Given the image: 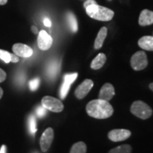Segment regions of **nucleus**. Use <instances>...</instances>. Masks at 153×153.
Returning <instances> with one entry per match:
<instances>
[{
	"label": "nucleus",
	"instance_id": "2eb2a0df",
	"mask_svg": "<svg viewBox=\"0 0 153 153\" xmlns=\"http://www.w3.org/2000/svg\"><path fill=\"white\" fill-rule=\"evenodd\" d=\"M0 60H3L5 63L18 62L19 61V56L15 55L14 53H11L7 51L0 49Z\"/></svg>",
	"mask_w": 153,
	"mask_h": 153
},
{
	"label": "nucleus",
	"instance_id": "f3484780",
	"mask_svg": "<svg viewBox=\"0 0 153 153\" xmlns=\"http://www.w3.org/2000/svg\"><path fill=\"white\" fill-rule=\"evenodd\" d=\"M107 31L108 30H107V28L106 27H102L100 29V30H99L94 42L95 49H100L102 47L105 38H106L107 36Z\"/></svg>",
	"mask_w": 153,
	"mask_h": 153
},
{
	"label": "nucleus",
	"instance_id": "9b49d317",
	"mask_svg": "<svg viewBox=\"0 0 153 153\" xmlns=\"http://www.w3.org/2000/svg\"><path fill=\"white\" fill-rule=\"evenodd\" d=\"M12 51L17 56L27 58L33 55V49L27 45L23 43H16L13 45Z\"/></svg>",
	"mask_w": 153,
	"mask_h": 153
},
{
	"label": "nucleus",
	"instance_id": "6ab92c4d",
	"mask_svg": "<svg viewBox=\"0 0 153 153\" xmlns=\"http://www.w3.org/2000/svg\"><path fill=\"white\" fill-rule=\"evenodd\" d=\"M87 145L84 142H78L72 145L70 153H86Z\"/></svg>",
	"mask_w": 153,
	"mask_h": 153
},
{
	"label": "nucleus",
	"instance_id": "c756f323",
	"mask_svg": "<svg viewBox=\"0 0 153 153\" xmlns=\"http://www.w3.org/2000/svg\"><path fill=\"white\" fill-rule=\"evenodd\" d=\"M8 0H0V5H4L7 3Z\"/></svg>",
	"mask_w": 153,
	"mask_h": 153
},
{
	"label": "nucleus",
	"instance_id": "1a4fd4ad",
	"mask_svg": "<svg viewBox=\"0 0 153 153\" xmlns=\"http://www.w3.org/2000/svg\"><path fill=\"white\" fill-rule=\"evenodd\" d=\"M53 38L45 30H42L38 33V45L42 51H47L53 44Z\"/></svg>",
	"mask_w": 153,
	"mask_h": 153
},
{
	"label": "nucleus",
	"instance_id": "6e6552de",
	"mask_svg": "<svg viewBox=\"0 0 153 153\" xmlns=\"http://www.w3.org/2000/svg\"><path fill=\"white\" fill-rule=\"evenodd\" d=\"M131 132L126 129H114L108 132V137L113 142H120L128 139Z\"/></svg>",
	"mask_w": 153,
	"mask_h": 153
},
{
	"label": "nucleus",
	"instance_id": "f257e3e1",
	"mask_svg": "<svg viewBox=\"0 0 153 153\" xmlns=\"http://www.w3.org/2000/svg\"><path fill=\"white\" fill-rule=\"evenodd\" d=\"M86 111L91 117L97 119H106L114 114V108L108 101L97 99L88 103Z\"/></svg>",
	"mask_w": 153,
	"mask_h": 153
},
{
	"label": "nucleus",
	"instance_id": "20e7f679",
	"mask_svg": "<svg viewBox=\"0 0 153 153\" xmlns=\"http://www.w3.org/2000/svg\"><path fill=\"white\" fill-rule=\"evenodd\" d=\"M148 60L144 51H137L133 54L131 59V68L135 71H140L148 66Z\"/></svg>",
	"mask_w": 153,
	"mask_h": 153
},
{
	"label": "nucleus",
	"instance_id": "b1692460",
	"mask_svg": "<svg viewBox=\"0 0 153 153\" xmlns=\"http://www.w3.org/2000/svg\"><path fill=\"white\" fill-rule=\"evenodd\" d=\"M36 114H37L38 116H39V117H43V116L46 114V109H45L43 106H38L37 109H36Z\"/></svg>",
	"mask_w": 153,
	"mask_h": 153
},
{
	"label": "nucleus",
	"instance_id": "393cba45",
	"mask_svg": "<svg viewBox=\"0 0 153 153\" xmlns=\"http://www.w3.org/2000/svg\"><path fill=\"white\" fill-rule=\"evenodd\" d=\"M7 78V74L2 69L0 68V83L3 82Z\"/></svg>",
	"mask_w": 153,
	"mask_h": 153
},
{
	"label": "nucleus",
	"instance_id": "5701e85b",
	"mask_svg": "<svg viewBox=\"0 0 153 153\" xmlns=\"http://www.w3.org/2000/svg\"><path fill=\"white\" fill-rule=\"evenodd\" d=\"M40 84V79L38 78H35L29 82V88L31 91H36L38 89Z\"/></svg>",
	"mask_w": 153,
	"mask_h": 153
},
{
	"label": "nucleus",
	"instance_id": "bb28decb",
	"mask_svg": "<svg viewBox=\"0 0 153 153\" xmlns=\"http://www.w3.org/2000/svg\"><path fill=\"white\" fill-rule=\"evenodd\" d=\"M43 23H44V25H45V26H47V27H51V26H52V23H51V21L48 18H45V19H44Z\"/></svg>",
	"mask_w": 153,
	"mask_h": 153
},
{
	"label": "nucleus",
	"instance_id": "412c9836",
	"mask_svg": "<svg viewBox=\"0 0 153 153\" xmlns=\"http://www.w3.org/2000/svg\"><path fill=\"white\" fill-rule=\"evenodd\" d=\"M59 72V65L57 62H53L51 64L48 68V74L51 77H55Z\"/></svg>",
	"mask_w": 153,
	"mask_h": 153
},
{
	"label": "nucleus",
	"instance_id": "473e14b6",
	"mask_svg": "<svg viewBox=\"0 0 153 153\" xmlns=\"http://www.w3.org/2000/svg\"><path fill=\"white\" fill-rule=\"evenodd\" d=\"M109 1H111V0H109Z\"/></svg>",
	"mask_w": 153,
	"mask_h": 153
},
{
	"label": "nucleus",
	"instance_id": "a878e982",
	"mask_svg": "<svg viewBox=\"0 0 153 153\" xmlns=\"http://www.w3.org/2000/svg\"><path fill=\"white\" fill-rule=\"evenodd\" d=\"M97 4V1H96L95 0H87V1L85 2V4H84V7L86 9L87 7H89V6Z\"/></svg>",
	"mask_w": 153,
	"mask_h": 153
},
{
	"label": "nucleus",
	"instance_id": "aec40b11",
	"mask_svg": "<svg viewBox=\"0 0 153 153\" xmlns=\"http://www.w3.org/2000/svg\"><path fill=\"white\" fill-rule=\"evenodd\" d=\"M132 147L130 145L125 144L120 145L116 148H113L108 153H131Z\"/></svg>",
	"mask_w": 153,
	"mask_h": 153
},
{
	"label": "nucleus",
	"instance_id": "9d476101",
	"mask_svg": "<svg viewBox=\"0 0 153 153\" xmlns=\"http://www.w3.org/2000/svg\"><path fill=\"white\" fill-rule=\"evenodd\" d=\"M77 77V73L67 74L64 76V82H63L62 87L60 88V96L61 99H65L66 96L68 95V91L70 89V86L73 83L76 78Z\"/></svg>",
	"mask_w": 153,
	"mask_h": 153
},
{
	"label": "nucleus",
	"instance_id": "2f4dec72",
	"mask_svg": "<svg viewBox=\"0 0 153 153\" xmlns=\"http://www.w3.org/2000/svg\"><path fill=\"white\" fill-rule=\"evenodd\" d=\"M149 87H150V89H151V90H152V91H153V82H152V83L150 84Z\"/></svg>",
	"mask_w": 153,
	"mask_h": 153
},
{
	"label": "nucleus",
	"instance_id": "c85d7f7f",
	"mask_svg": "<svg viewBox=\"0 0 153 153\" xmlns=\"http://www.w3.org/2000/svg\"><path fill=\"white\" fill-rule=\"evenodd\" d=\"M7 152V147L4 145H3L1 146V148H0V153H6Z\"/></svg>",
	"mask_w": 153,
	"mask_h": 153
},
{
	"label": "nucleus",
	"instance_id": "dca6fc26",
	"mask_svg": "<svg viewBox=\"0 0 153 153\" xmlns=\"http://www.w3.org/2000/svg\"><path fill=\"white\" fill-rule=\"evenodd\" d=\"M106 61V56L104 53H99L91 62V68L92 70H99L104 65Z\"/></svg>",
	"mask_w": 153,
	"mask_h": 153
},
{
	"label": "nucleus",
	"instance_id": "7ed1b4c3",
	"mask_svg": "<svg viewBox=\"0 0 153 153\" xmlns=\"http://www.w3.org/2000/svg\"><path fill=\"white\" fill-rule=\"evenodd\" d=\"M131 112L140 119H148L152 116V110L150 106L142 101L133 102L131 107Z\"/></svg>",
	"mask_w": 153,
	"mask_h": 153
},
{
	"label": "nucleus",
	"instance_id": "4468645a",
	"mask_svg": "<svg viewBox=\"0 0 153 153\" xmlns=\"http://www.w3.org/2000/svg\"><path fill=\"white\" fill-rule=\"evenodd\" d=\"M138 45L143 50L153 51V36H145L140 38Z\"/></svg>",
	"mask_w": 153,
	"mask_h": 153
},
{
	"label": "nucleus",
	"instance_id": "a211bd4d",
	"mask_svg": "<svg viewBox=\"0 0 153 153\" xmlns=\"http://www.w3.org/2000/svg\"><path fill=\"white\" fill-rule=\"evenodd\" d=\"M67 19H68V22L70 29L73 33H76L78 30V24L75 16L72 13L69 12L67 15Z\"/></svg>",
	"mask_w": 153,
	"mask_h": 153
},
{
	"label": "nucleus",
	"instance_id": "7c9ffc66",
	"mask_svg": "<svg viewBox=\"0 0 153 153\" xmlns=\"http://www.w3.org/2000/svg\"><path fill=\"white\" fill-rule=\"evenodd\" d=\"M2 96H3V89L0 87V99H1V97H2Z\"/></svg>",
	"mask_w": 153,
	"mask_h": 153
},
{
	"label": "nucleus",
	"instance_id": "f03ea898",
	"mask_svg": "<svg viewBox=\"0 0 153 153\" xmlns=\"http://www.w3.org/2000/svg\"><path fill=\"white\" fill-rule=\"evenodd\" d=\"M86 12L91 19L102 22H108L113 19L114 12L111 9L97 4H93L87 7Z\"/></svg>",
	"mask_w": 153,
	"mask_h": 153
},
{
	"label": "nucleus",
	"instance_id": "cd10ccee",
	"mask_svg": "<svg viewBox=\"0 0 153 153\" xmlns=\"http://www.w3.org/2000/svg\"><path fill=\"white\" fill-rule=\"evenodd\" d=\"M31 30L34 34H38V33H39V32H38V30L37 27H36V26H31Z\"/></svg>",
	"mask_w": 153,
	"mask_h": 153
},
{
	"label": "nucleus",
	"instance_id": "0eeeda50",
	"mask_svg": "<svg viewBox=\"0 0 153 153\" xmlns=\"http://www.w3.org/2000/svg\"><path fill=\"white\" fill-rule=\"evenodd\" d=\"M53 137H54L53 129L52 128H48L42 134L41 140H40V145L43 152H45L48 150L53 143Z\"/></svg>",
	"mask_w": 153,
	"mask_h": 153
},
{
	"label": "nucleus",
	"instance_id": "39448f33",
	"mask_svg": "<svg viewBox=\"0 0 153 153\" xmlns=\"http://www.w3.org/2000/svg\"><path fill=\"white\" fill-rule=\"evenodd\" d=\"M41 104L45 109L53 112L59 113L62 111L64 109V105L60 99L50 96L44 97L42 99Z\"/></svg>",
	"mask_w": 153,
	"mask_h": 153
},
{
	"label": "nucleus",
	"instance_id": "4be33fe9",
	"mask_svg": "<svg viewBox=\"0 0 153 153\" xmlns=\"http://www.w3.org/2000/svg\"><path fill=\"white\" fill-rule=\"evenodd\" d=\"M28 126H29V130L32 134H35L37 131L36 128V120L34 116H30L28 119Z\"/></svg>",
	"mask_w": 153,
	"mask_h": 153
},
{
	"label": "nucleus",
	"instance_id": "f8f14e48",
	"mask_svg": "<svg viewBox=\"0 0 153 153\" xmlns=\"http://www.w3.org/2000/svg\"><path fill=\"white\" fill-rule=\"evenodd\" d=\"M114 95L115 89L114 86L110 83H106L101 88L99 94V99L106 101H109L110 100H111Z\"/></svg>",
	"mask_w": 153,
	"mask_h": 153
},
{
	"label": "nucleus",
	"instance_id": "ddd939ff",
	"mask_svg": "<svg viewBox=\"0 0 153 153\" xmlns=\"http://www.w3.org/2000/svg\"><path fill=\"white\" fill-rule=\"evenodd\" d=\"M153 24V11L144 9L141 11L139 17V24L142 26H149Z\"/></svg>",
	"mask_w": 153,
	"mask_h": 153
},
{
	"label": "nucleus",
	"instance_id": "423d86ee",
	"mask_svg": "<svg viewBox=\"0 0 153 153\" xmlns=\"http://www.w3.org/2000/svg\"><path fill=\"white\" fill-rule=\"evenodd\" d=\"M94 86L92 80L87 79L84 80L80 85L76 87L74 91V95L78 99H82L89 94Z\"/></svg>",
	"mask_w": 153,
	"mask_h": 153
}]
</instances>
